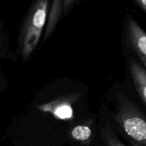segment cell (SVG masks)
<instances>
[{
    "label": "cell",
    "mask_w": 146,
    "mask_h": 146,
    "mask_svg": "<svg viewBox=\"0 0 146 146\" xmlns=\"http://www.w3.org/2000/svg\"><path fill=\"white\" fill-rule=\"evenodd\" d=\"M115 121L128 136L146 146V117L139 108L125 96L119 98Z\"/></svg>",
    "instance_id": "cell-2"
},
{
    "label": "cell",
    "mask_w": 146,
    "mask_h": 146,
    "mask_svg": "<svg viewBox=\"0 0 146 146\" xmlns=\"http://www.w3.org/2000/svg\"><path fill=\"white\" fill-rule=\"evenodd\" d=\"M92 135L91 129L87 125H79L74 127L71 131V135L74 139L86 143L88 142Z\"/></svg>",
    "instance_id": "cell-7"
},
{
    "label": "cell",
    "mask_w": 146,
    "mask_h": 146,
    "mask_svg": "<svg viewBox=\"0 0 146 146\" xmlns=\"http://www.w3.org/2000/svg\"><path fill=\"white\" fill-rule=\"evenodd\" d=\"M76 2V1L74 0H56L51 2L48 17L46 21L47 24L44 31V40H46L48 37H50L56 27L57 23L61 18L62 14L64 12H66L68 9L72 7Z\"/></svg>",
    "instance_id": "cell-4"
},
{
    "label": "cell",
    "mask_w": 146,
    "mask_h": 146,
    "mask_svg": "<svg viewBox=\"0 0 146 146\" xmlns=\"http://www.w3.org/2000/svg\"><path fill=\"white\" fill-rule=\"evenodd\" d=\"M127 31L131 46L142 61L146 71V32L133 19L128 21Z\"/></svg>",
    "instance_id": "cell-3"
},
{
    "label": "cell",
    "mask_w": 146,
    "mask_h": 146,
    "mask_svg": "<svg viewBox=\"0 0 146 146\" xmlns=\"http://www.w3.org/2000/svg\"><path fill=\"white\" fill-rule=\"evenodd\" d=\"M38 109L43 112L50 113L59 120H71L74 118L72 106L71 102L66 98L43 104L38 107Z\"/></svg>",
    "instance_id": "cell-5"
},
{
    "label": "cell",
    "mask_w": 146,
    "mask_h": 146,
    "mask_svg": "<svg viewBox=\"0 0 146 146\" xmlns=\"http://www.w3.org/2000/svg\"><path fill=\"white\" fill-rule=\"evenodd\" d=\"M48 1H36L29 12L20 35V46L24 57H28L38 44L46 21Z\"/></svg>",
    "instance_id": "cell-1"
},
{
    "label": "cell",
    "mask_w": 146,
    "mask_h": 146,
    "mask_svg": "<svg viewBox=\"0 0 146 146\" xmlns=\"http://www.w3.org/2000/svg\"><path fill=\"white\" fill-rule=\"evenodd\" d=\"M104 138L107 146H128L124 145L123 143H122L116 138V136H115L112 132H111V131H108V130H106V131L104 132Z\"/></svg>",
    "instance_id": "cell-8"
},
{
    "label": "cell",
    "mask_w": 146,
    "mask_h": 146,
    "mask_svg": "<svg viewBox=\"0 0 146 146\" xmlns=\"http://www.w3.org/2000/svg\"><path fill=\"white\" fill-rule=\"evenodd\" d=\"M130 71L135 88L146 105V71L138 62L132 60L130 64Z\"/></svg>",
    "instance_id": "cell-6"
},
{
    "label": "cell",
    "mask_w": 146,
    "mask_h": 146,
    "mask_svg": "<svg viewBox=\"0 0 146 146\" xmlns=\"http://www.w3.org/2000/svg\"><path fill=\"white\" fill-rule=\"evenodd\" d=\"M135 3L138 7H139L143 11L146 13V0H136Z\"/></svg>",
    "instance_id": "cell-9"
}]
</instances>
